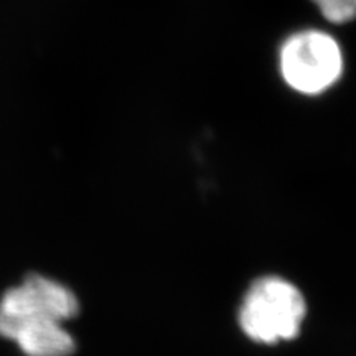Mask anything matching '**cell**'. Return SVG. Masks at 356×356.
<instances>
[{
    "instance_id": "1",
    "label": "cell",
    "mask_w": 356,
    "mask_h": 356,
    "mask_svg": "<svg viewBox=\"0 0 356 356\" xmlns=\"http://www.w3.org/2000/svg\"><path fill=\"white\" fill-rule=\"evenodd\" d=\"M305 312L299 289L286 279L267 275L249 287L239 309V325L251 340L273 345L299 335Z\"/></svg>"
},
{
    "instance_id": "2",
    "label": "cell",
    "mask_w": 356,
    "mask_h": 356,
    "mask_svg": "<svg viewBox=\"0 0 356 356\" xmlns=\"http://www.w3.org/2000/svg\"><path fill=\"white\" fill-rule=\"evenodd\" d=\"M279 68L284 81L293 91L317 96L330 89L343 74V51L332 35L302 30L282 43Z\"/></svg>"
},
{
    "instance_id": "3",
    "label": "cell",
    "mask_w": 356,
    "mask_h": 356,
    "mask_svg": "<svg viewBox=\"0 0 356 356\" xmlns=\"http://www.w3.org/2000/svg\"><path fill=\"white\" fill-rule=\"evenodd\" d=\"M74 293L56 280L33 274L0 299V328L22 320L50 318L65 323L78 314Z\"/></svg>"
},
{
    "instance_id": "4",
    "label": "cell",
    "mask_w": 356,
    "mask_h": 356,
    "mask_svg": "<svg viewBox=\"0 0 356 356\" xmlns=\"http://www.w3.org/2000/svg\"><path fill=\"white\" fill-rule=\"evenodd\" d=\"M0 335L17 343L26 356H70L74 351V340L63 323L50 318L12 323Z\"/></svg>"
},
{
    "instance_id": "5",
    "label": "cell",
    "mask_w": 356,
    "mask_h": 356,
    "mask_svg": "<svg viewBox=\"0 0 356 356\" xmlns=\"http://www.w3.org/2000/svg\"><path fill=\"white\" fill-rule=\"evenodd\" d=\"M332 24H346L355 17L356 0H312Z\"/></svg>"
}]
</instances>
